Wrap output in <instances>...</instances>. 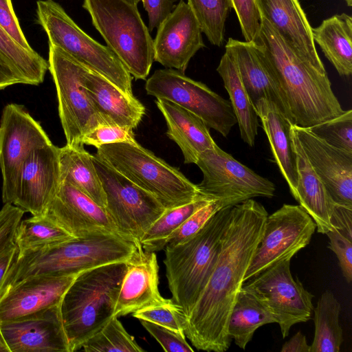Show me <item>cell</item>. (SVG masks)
Masks as SVG:
<instances>
[{
    "label": "cell",
    "instance_id": "ba28073f",
    "mask_svg": "<svg viewBox=\"0 0 352 352\" xmlns=\"http://www.w3.org/2000/svg\"><path fill=\"white\" fill-rule=\"evenodd\" d=\"M36 21L49 45L59 47L80 63L100 74L128 95L132 76L108 46L85 33L54 0L36 1Z\"/></svg>",
    "mask_w": 352,
    "mask_h": 352
},
{
    "label": "cell",
    "instance_id": "8992f818",
    "mask_svg": "<svg viewBox=\"0 0 352 352\" xmlns=\"http://www.w3.org/2000/svg\"><path fill=\"white\" fill-rule=\"evenodd\" d=\"M95 155L153 195L166 209L188 204L201 195L197 184L179 170L138 143L104 144Z\"/></svg>",
    "mask_w": 352,
    "mask_h": 352
},
{
    "label": "cell",
    "instance_id": "44dd1931",
    "mask_svg": "<svg viewBox=\"0 0 352 352\" xmlns=\"http://www.w3.org/2000/svg\"><path fill=\"white\" fill-rule=\"evenodd\" d=\"M77 275L35 276L16 283L0 300V322L23 319L59 305Z\"/></svg>",
    "mask_w": 352,
    "mask_h": 352
},
{
    "label": "cell",
    "instance_id": "d6986e66",
    "mask_svg": "<svg viewBox=\"0 0 352 352\" xmlns=\"http://www.w3.org/2000/svg\"><path fill=\"white\" fill-rule=\"evenodd\" d=\"M44 214L73 237L101 232L120 235L104 208L65 181Z\"/></svg>",
    "mask_w": 352,
    "mask_h": 352
},
{
    "label": "cell",
    "instance_id": "ffe728a7",
    "mask_svg": "<svg viewBox=\"0 0 352 352\" xmlns=\"http://www.w3.org/2000/svg\"><path fill=\"white\" fill-rule=\"evenodd\" d=\"M10 352H69L60 304L37 314L0 322Z\"/></svg>",
    "mask_w": 352,
    "mask_h": 352
},
{
    "label": "cell",
    "instance_id": "b9f144b4",
    "mask_svg": "<svg viewBox=\"0 0 352 352\" xmlns=\"http://www.w3.org/2000/svg\"><path fill=\"white\" fill-rule=\"evenodd\" d=\"M132 128L113 124H100L89 132L82 138L83 144L93 146L96 148L102 145L128 142L138 143Z\"/></svg>",
    "mask_w": 352,
    "mask_h": 352
},
{
    "label": "cell",
    "instance_id": "681fc988",
    "mask_svg": "<svg viewBox=\"0 0 352 352\" xmlns=\"http://www.w3.org/2000/svg\"><path fill=\"white\" fill-rule=\"evenodd\" d=\"M333 228L352 239V208L335 204L332 217Z\"/></svg>",
    "mask_w": 352,
    "mask_h": 352
},
{
    "label": "cell",
    "instance_id": "ac0fdd59",
    "mask_svg": "<svg viewBox=\"0 0 352 352\" xmlns=\"http://www.w3.org/2000/svg\"><path fill=\"white\" fill-rule=\"evenodd\" d=\"M291 126L333 201L352 208V153L329 144L309 129Z\"/></svg>",
    "mask_w": 352,
    "mask_h": 352
},
{
    "label": "cell",
    "instance_id": "8d00e7d4",
    "mask_svg": "<svg viewBox=\"0 0 352 352\" xmlns=\"http://www.w3.org/2000/svg\"><path fill=\"white\" fill-rule=\"evenodd\" d=\"M187 3L210 43L221 46L226 21L231 8L230 0H188Z\"/></svg>",
    "mask_w": 352,
    "mask_h": 352
},
{
    "label": "cell",
    "instance_id": "603a6c76",
    "mask_svg": "<svg viewBox=\"0 0 352 352\" xmlns=\"http://www.w3.org/2000/svg\"><path fill=\"white\" fill-rule=\"evenodd\" d=\"M225 47L232 56L253 104L265 99L274 103L287 118L283 96L261 47L254 42L232 38H228Z\"/></svg>",
    "mask_w": 352,
    "mask_h": 352
},
{
    "label": "cell",
    "instance_id": "74e56055",
    "mask_svg": "<svg viewBox=\"0 0 352 352\" xmlns=\"http://www.w3.org/2000/svg\"><path fill=\"white\" fill-rule=\"evenodd\" d=\"M87 352H143L144 350L133 336L113 316L101 329L89 338L82 346Z\"/></svg>",
    "mask_w": 352,
    "mask_h": 352
},
{
    "label": "cell",
    "instance_id": "3957f363",
    "mask_svg": "<svg viewBox=\"0 0 352 352\" xmlns=\"http://www.w3.org/2000/svg\"><path fill=\"white\" fill-rule=\"evenodd\" d=\"M135 248L133 241L116 233L101 232L19 253L4 278L1 298L10 288L29 277L74 276L104 265L126 262Z\"/></svg>",
    "mask_w": 352,
    "mask_h": 352
},
{
    "label": "cell",
    "instance_id": "5b68a950",
    "mask_svg": "<svg viewBox=\"0 0 352 352\" xmlns=\"http://www.w3.org/2000/svg\"><path fill=\"white\" fill-rule=\"evenodd\" d=\"M232 206L218 210L192 237L165 247L164 263L168 288L173 300L182 308L186 318L199 299L214 268Z\"/></svg>",
    "mask_w": 352,
    "mask_h": 352
},
{
    "label": "cell",
    "instance_id": "cb8c5ba5",
    "mask_svg": "<svg viewBox=\"0 0 352 352\" xmlns=\"http://www.w3.org/2000/svg\"><path fill=\"white\" fill-rule=\"evenodd\" d=\"M262 18L299 55L318 67L319 57L311 27L298 0H255Z\"/></svg>",
    "mask_w": 352,
    "mask_h": 352
},
{
    "label": "cell",
    "instance_id": "836d02e7",
    "mask_svg": "<svg viewBox=\"0 0 352 352\" xmlns=\"http://www.w3.org/2000/svg\"><path fill=\"white\" fill-rule=\"evenodd\" d=\"M212 200L201 195L195 200L180 206L166 209L151 226L140 243L148 252H157L164 248L172 234L196 210Z\"/></svg>",
    "mask_w": 352,
    "mask_h": 352
},
{
    "label": "cell",
    "instance_id": "f35d334b",
    "mask_svg": "<svg viewBox=\"0 0 352 352\" xmlns=\"http://www.w3.org/2000/svg\"><path fill=\"white\" fill-rule=\"evenodd\" d=\"M309 129L329 144L352 153V110L317 124Z\"/></svg>",
    "mask_w": 352,
    "mask_h": 352
},
{
    "label": "cell",
    "instance_id": "2e32d148",
    "mask_svg": "<svg viewBox=\"0 0 352 352\" xmlns=\"http://www.w3.org/2000/svg\"><path fill=\"white\" fill-rule=\"evenodd\" d=\"M60 183L59 148L52 143L37 148L20 167L10 204L34 216L43 215Z\"/></svg>",
    "mask_w": 352,
    "mask_h": 352
},
{
    "label": "cell",
    "instance_id": "9c48e42d",
    "mask_svg": "<svg viewBox=\"0 0 352 352\" xmlns=\"http://www.w3.org/2000/svg\"><path fill=\"white\" fill-rule=\"evenodd\" d=\"M48 69L54 82L58 114L66 144L84 146L83 136L107 124L93 106L83 85L87 67L58 47L49 45Z\"/></svg>",
    "mask_w": 352,
    "mask_h": 352
},
{
    "label": "cell",
    "instance_id": "83f0119b",
    "mask_svg": "<svg viewBox=\"0 0 352 352\" xmlns=\"http://www.w3.org/2000/svg\"><path fill=\"white\" fill-rule=\"evenodd\" d=\"M254 107L274 162L292 195L296 187L298 173L291 138L292 124L274 103L265 99L258 100Z\"/></svg>",
    "mask_w": 352,
    "mask_h": 352
},
{
    "label": "cell",
    "instance_id": "4316f807",
    "mask_svg": "<svg viewBox=\"0 0 352 352\" xmlns=\"http://www.w3.org/2000/svg\"><path fill=\"white\" fill-rule=\"evenodd\" d=\"M155 104L166 120V135L180 148L185 164H195L201 153L217 145L199 116L164 98H157Z\"/></svg>",
    "mask_w": 352,
    "mask_h": 352
},
{
    "label": "cell",
    "instance_id": "e575fe53",
    "mask_svg": "<svg viewBox=\"0 0 352 352\" xmlns=\"http://www.w3.org/2000/svg\"><path fill=\"white\" fill-rule=\"evenodd\" d=\"M73 238L45 214L34 216L20 221L14 242L19 254L50 247Z\"/></svg>",
    "mask_w": 352,
    "mask_h": 352
},
{
    "label": "cell",
    "instance_id": "bcb514c9",
    "mask_svg": "<svg viewBox=\"0 0 352 352\" xmlns=\"http://www.w3.org/2000/svg\"><path fill=\"white\" fill-rule=\"evenodd\" d=\"M24 211L11 204H4L0 210V253L15 243L18 225Z\"/></svg>",
    "mask_w": 352,
    "mask_h": 352
},
{
    "label": "cell",
    "instance_id": "ab89813d",
    "mask_svg": "<svg viewBox=\"0 0 352 352\" xmlns=\"http://www.w3.org/2000/svg\"><path fill=\"white\" fill-rule=\"evenodd\" d=\"M140 320L149 321L178 332L184 333L186 316L172 298H164L132 314Z\"/></svg>",
    "mask_w": 352,
    "mask_h": 352
},
{
    "label": "cell",
    "instance_id": "816d5d0a",
    "mask_svg": "<svg viewBox=\"0 0 352 352\" xmlns=\"http://www.w3.org/2000/svg\"><path fill=\"white\" fill-rule=\"evenodd\" d=\"M19 253V248L15 243L0 253V292L6 274Z\"/></svg>",
    "mask_w": 352,
    "mask_h": 352
},
{
    "label": "cell",
    "instance_id": "f6af8a7d",
    "mask_svg": "<svg viewBox=\"0 0 352 352\" xmlns=\"http://www.w3.org/2000/svg\"><path fill=\"white\" fill-rule=\"evenodd\" d=\"M325 234L329 240L328 248L336 254L346 282L351 283L352 280V239L335 228Z\"/></svg>",
    "mask_w": 352,
    "mask_h": 352
},
{
    "label": "cell",
    "instance_id": "7402d4cb",
    "mask_svg": "<svg viewBox=\"0 0 352 352\" xmlns=\"http://www.w3.org/2000/svg\"><path fill=\"white\" fill-rule=\"evenodd\" d=\"M164 299L159 291V265L154 252L143 249L140 242L135 250L126 261L114 316L132 314L149 305Z\"/></svg>",
    "mask_w": 352,
    "mask_h": 352
},
{
    "label": "cell",
    "instance_id": "277c9868",
    "mask_svg": "<svg viewBox=\"0 0 352 352\" xmlns=\"http://www.w3.org/2000/svg\"><path fill=\"white\" fill-rule=\"evenodd\" d=\"M126 262L113 263L79 273L65 292L60 311L69 352L101 329L114 316Z\"/></svg>",
    "mask_w": 352,
    "mask_h": 352
},
{
    "label": "cell",
    "instance_id": "f546056e",
    "mask_svg": "<svg viewBox=\"0 0 352 352\" xmlns=\"http://www.w3.org/2000/svg\"><path fill=\"white\" fill-rule=\"evenodd\" d=\"M217 72L221 77L224 87L230 96L242 140L254 146L258 134V117L254 104L241 80L232 56L227 52L222 56Z\"/></svg>",
    "mask_w": 352,
    "mask_h": 352
},
{
    "label": "cell",
    "instance_id": "9f6ffc18",
    "mask_svg": "<svg viewBox=\"0 0 352 352\" xmlns=\"http://www.w3.org/2000/svg\"><path fill=\"white\" fill-rule=\"evenodd\" d=\"M347 4L348 6H352V0H344Z\"/></svg>",
    "mask_w": 352,
    "mask_h": 352
},
{
    "label": "cell",
    "instance_id": "9a60e30c",
    "mask_svg": "<svg viewBox=\"0 0 352 352\" xmlns=\"http://www.w3.org/2000/svg\"><path fill=\"white\" fill-rule=\"evenodd\" d=\"M52 143L47 133L20 104H8L0 120V169L2 200L10 204L19 170L33 150Z\"/></svg>",
    "mask_w": 352,
    "mask_h": 352
},
{
    "label": "cell",
    "instance_id": "e0dca14e",
    "mask_svg": "<svg viewBox=\"0 0 352 352\" xmlns=\"http://www.w3.org/2000/svg\"><path fill=\"white\" fill-rule=\"evenodd\" d=\"M157 29L153 40L154 60L166 68L184 73L190 59L205 47L202 31L191 8L179 0Z\"/></svg>",
    "mask_w": 352,
    "mask_h": 352
},
{
    "label": "cell",
    "instance_id": "52a82bcc",
    "mask_svg": "<svg viewBox=\"0 0 352 352\" xmlns=\"http://www.w3.org/2000/svg\"><path fill=\"white\" fill-rule=\"evenodd\" d=\"M82 8L131 76L145 80L154 60L153 40L137 6L125 0H84Z\"/></svg>",
    "mask_w": 352,
    "mask_h": 352
},
{
    "label": "cell",
    "instance_id": "4dcf8cb0",
    "mask_svg": "<svg viewBox=\"0 0 352 352\" xmlns=\"http://www.w3.org/2000/svg\"><path fill=\"white\" fill-rule=\"evenodd\" d=\"M60 182H69L104 208L105 195L92 161L84 146L59 148Z\"/></svg>",
    "mask_w": 352,
    "mask_h": 352
},
{
    "label": "cell",
    "instance_id": "5bb4252c",
    "mask_svg": "<svg viewBox=\"0 0 352 352\" xmlns=\"http://www.w3.org/2000/svg\"><path fill=\"white\" fill-rule=\"evenodd\" d=\"M290 261H279L243 284L267 306L283 338L291 327L308 321L314 310V295L302 285L298 277L294 278Z\"/></svg>",
    "mask_w": 352,
    "mask_h": 352
},
{
    "label": "cell",
    "instance_id": "c3c4849f",
    "mask_svg": "<svg viewBox=\"0 0 352 352\" xmlns=\"http://www.w3.org/2000/svg\"><path fill=\"white\" fill-rule=\"evenodd\" d=\"M148 13L149 32H152L168 17L177 0H140Z\"/></svg>",
    "mask_w": 352,
    "mask_h": 352
},
{
    "label": "cell",
    "instance_id": "30bf717a",
    "mask_svg": "<svg viewBox=\"0 0 352 352\" xmlns=\"http://www.w3.org/2000/svg\"><path fill=\"white\" fill-rule=\"evenodd\" d=\"M105 195L104 209L124 238L140 242L166 208L151 194L92 155Z\"/></svg>",
    "mask_w": 352,
    "mask_h": 352
},
{
    "label": "cell",
    "instance_id": "f907efd6",
    "mask_svg": "<svg viewBox=\"0 0 352 352\" xmlns=\"http://www.w3.org/2000/svg\"><path fill=\"white\" fill-rule=\"evenodd\" d=\"M15 84H25L18 70L0 54V90Z\"/></svg>",
    "mask_w": 352,
    "mask_h": 352
},
{
    "label": "cell",
    "instance_id": "f1b7e54d",
    "mask_svg": "<svg viewBox=\"0 0 352 352\" xmlns=\"http://www.w3.org/2000/svg\"><path fill=\"white\" fill-rule=\"evenodd\" d=\"M314 42L320 47L327 58L340 76L352 74V18L342 13L324 20L312 28Z\"/></svg>",
    "mask_w": 352,
    "mask_h": 352
},
{
    "label": "cell",
    "instance_id": "7bdbcfd3",
    "mask_svg": "<svg viewBox=\"0 0 352 352\" xmlns=\"http://www.w3.org/2000/svg\"><path fill=\"white\" fill-rule=\"evenodd\" d=\"M238 18L245 41L254 42L261 27V16L255 0H230Z\"/></svg>",
    "mask_w": 352,
    "mask_h": 352
},
{
    "label": "cell",
    "instance_id": "8fae6325",
    "mask_svg": "<svg viewBox=\"0 0 352 352\" xmlns=\"http://www.w3.org/2000/svg\"><path fill=\"white\" fill-rule=\"evenodd\" d=\"M203 173L199 192L232 206L256 197L272 198L275 184L245 166L219 146L201 153L195 163Z\"/></svg>",
    "mask_w": 352,
    "mask_h": 352
},
{
    "label": "cell",
    "instance_id": "d590c367",
    "mask_svg": "<svg viewBox=\"0 0 352 352\" xmlns=\"http://www.w3.org/2000/svg\"><path fill=\"white\" fill-rule=\"evenodd\" d=\"M0 54L18 70L26 85H38L43 82L47 61L35 50L21 46L1 26Z\"/></svg>",
    "mask_w": 352,
    "mask_h": 352
},
{
    "label": "cell",
    "instance_id": "484cf974",
    "mask_svg": "<svg viewBox=\"0 0 352 352\" xmlns=\"http://www.w3.org/2000/svg\"><path fill=\"white\" fill-rule=\"evenodd\" d=\"M291 138L298 173L296 187L292 196L314 221L318 232L326 234L333 228L332 217L336 204L309 164L292 126Z\"/></svg>",
    "mask_w": 352,
    "mask_h": 352
},
{
    "label": "cell",
    "instance_id": "6da1fadb",
    "mask_svg": "<svg viewBox=\"0 0 352 352\" xmlns=\"http://www.w3.org/2000/svg\"><path fill=\"white\" fill-rule=\"evenodd\" d=\"M267 215L265 207L253 199L232 206L214 268L186 318L185 336L197 350L224 352L229 349V317Z\"/></svg>",
    "mask_w": 352,
    "mask_h": 352
},
{
    "label": "cell",
    "instance_id": "60d3db41",
    "mask_svg": "<svg viewBox=\"0 0 352 352\" xmlns=\"http://www.w3.org/2000/svg\"><path fill=\"white\" fill-rule=\"evenodd\" d=\"M223 207L221 201L212 199L199 208L172 234L166 245H174L192 237L214 214Z\"/></svg>",
    "mask_w": 352,
    "mask_h": 352
},
{
    "label": "cell",
    "instance_id": "4fadbf2b",
    "mask_svg": "<svg viewBox=\"0 0 352 352\" xmlns=\"http://www.w3.org/2000/svg\"><path fill=\"white\" fill-rule=\"evenodd\" d=\"M316 229V223L300 205L285 204L267 215L244 283L279 261L291 260L309 243Z\"/></svg>",
    "mask_w": 352,
    "mask_h": 352
},
{
    "label": "cell",
    "instance_id": "7a4b0ae2",
    "mask_svg": "<svg viewBox=\"0 0 352 352\" xmlns=\"http://www.w3.org/2000/svg\"><path fill=\"white\" fill-rule=\"evenodd\" d=\"M254 41L262 49L283 96L292 124L309 129L342 114L324 67L307 60L288 45L262 18Z\"/></svg>",
    "mask_w": 352,
    "mask_h": 352
},
{
    "label": "cell",
    "instance_id": "7c38bea8",
    "mask_svg": "<svg viewBox=\"0 0 352 352\" xmlns=\"http://www.w3.org/2000/svg\"><path fill=\"white\" fill-rule=\"evenodd\" d=\"M145 89L148 95L173 102L197 115L223 137L236 124L229 100L177 69L155 70L146 80Z\"/></svg>",
    "mask_w": 352,
    "mask_h": 352
},
{
    "label": "cell",
    "instance_id": "1f68e13d",
    "mask_svg": "<svg viewBox=\"0 0 352 352\" xmlns=\"http://www.w3.org/2000/svg\"><path fill=\"white\" fill-rule=\"evenodd\" d=\"M270 323L276 321L265 303L242 287L229 317V337L239 348L245 349L256 330Z\"/></svg>",
    "mask_w": 352,
    "mask_h": 352
},
{
    "label": "cell",
    "instance_id": "d6a6232c",
    "mask_svg": "<svg viewBox=\"0 0 352 352\" xmlns=\"http://www.w3.org/2000/svg\"><path fill=\"white\" fill-rule=\"evenodd\" d=\"M341 305L333 294H322L313 312L315 333L309 352H339L343 331L339 323Z\"/></svg>",
    "mask_w": 352,
    "mask_h": 352
},
{
    "label": "cell",
    "instance_id": "7dc6e473",
    "mask_svg": "<svg viewBox=\"0 0 352 352\" xmlns=\"http://www.w3.org/2000/svg\"><path fill=\"white\" fill-rule=\"evenodd\" d=\"M0 26L21 46L33 50L19 25L11 0H0Z\"/></svg>",
    "mask_w": 352,
    "mask_h": 352
},
{
    "label": "cell",
    "instance_id": "db71d44e",
    "mask_svg": "<svg viewBox=\"0 0 352 352\" xmlns=\"http://www.w3.org/2000/svg\"><path fill=\"white\" fill-rule=\"evenodd\" d=\"M0 352H10L0 331Z\"/></svg>",
    "mask_w": 352,
    "mask_h": 352
},
{
    "label": "cell",
    "instance_id": "11a10c76",
    "mask_svg": "<svg viewBox=\"0 0 352 352\" xmlns=\"http://www.w3.org/2000/svg\"><path fill=\"white\" fill-rule=\"evenodd\" d=\"M126 1L129 2V3L137 6V4L139 3L140 0H125Z\"/></svg>",
    "mask_w": 352,
    "mask_h": 352
},
{
    "label": "cell",
    "instance_id": "ee69618b",
    "mask_svg": "<svg viewBox=\"0 0 352 352\" xmlns=\"http://www.w3.org/2000/svg\"><path fill=\"white\" fill-rule=\"evenodd\" d=\"M144 328L152 336L166 352H193L194 349L186 340L184 333H181L164 326L140 320Z\"/></svg>",
    "mask_w": 352,
    "mask_h": 352
},
{
    "label": "cell",
    "instance_id": "f5cc1de1",
    "mask_svg": "<svg viewBox=\"0 0 352 352\" xmlns=\"http://www.w3.org/2000/svg\"><path fill=\"white\" fill-rule=\"evenodd\" d=\"M281 352H309L310 345L307 344L306 337L300 331H298L288 341L285 342Z\"/></svg>",
    "mask_w": 352,
    "mask_h": 352
},
{
    "label": "cell",
    "instance_id": "d4e9b609",
    "mask_svg": "<svg viewBox=\"0 0 352 352\" xmlns=\"http://www.w3.org/2000/svg\"><path fill=\"white\" fill-rule=\"evenodd\" d=\"M83 85L96 111L107 124L135 129L145 114V107L106 78L87 68Z\"/></svg>",
    "mask_w": 352,
    "mask_h": 352
}]
</instances>
